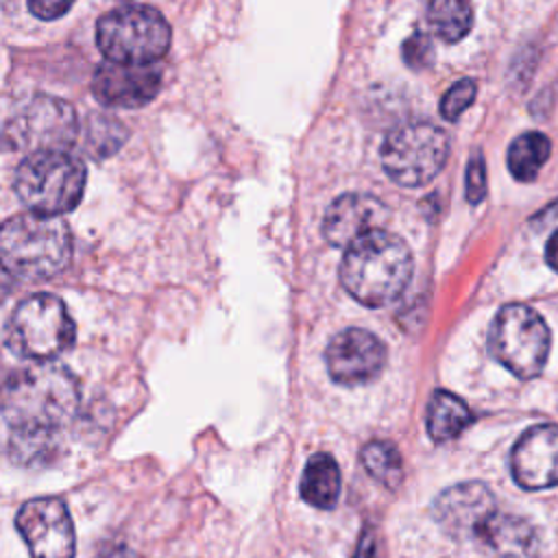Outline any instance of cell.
<instances>
[{
	"label": "cell",
	"instance_id": "2",
	"mask_svg": "<svg viewBox=\"0 0 558 558\" xmlns=\"http://www.w3.org/2000/svg\"><path fill=\"white\" fill-rule=\"evenodd\" d=\"M412 277V253L408 244L375 229L353 244L340 264V281L344 290L368 307H381L401 296Z\"/></svg>",
	"mask_w": 558,
	"mask_h": 558
},
{
	"label": "cell",
	"instance_id": "21",
	"mask_svg": "<svg viewBox=\"0 0 558 558\" xmlns=\"http://www.w3.org/2000/svg\"><path fill=\"white\" fill-rule=\"evenodd\" d=\"M360 460L366 473L384 484L386 488H397L403 480V462L397 447L388 440H371L362 447Z\"/></svg>",
	"mask_w": 558,
	"mask_h": 558
},
{
	"label": "cell",
	"instance_id": "23",
	"mask_svg": "<svg viewBox=\"0 0 558 558\" xmlns=\"http://www.w3.org/2000/svg\"><path fill=\"white\" fill-rule=\"evenodd\" d=\"M57 436H46V434H17L11 432V442L9 451L11 458L20 464H35L44 462L48 456L54 453V442Z\"/></svg>",
	"mask_w": 558,
	"mask_h": 558
},
{
	"label": "cell",
	"instance_id": "20",
	"mask_svg": "<svg viewBox=\"0 0 558 558\" xmlns=\"http://www.w3.org/2000/svg\"><path fill=\"white\" fill-rule=\"evenodd\" d=\"M427 22L442 41H460L473 24L471 0H429Z\"/></svg>",
	"mask_w": 558,
	"mask_h": 558
},
{
	"label": "cell",
	"instance_id": "11",
	"mask_svg": "<svg viewBox=\"0 0 558 558\" xmlns=\"http://www.w3.org/2000/svg\"><path fill=\"white\" fill-rule=\"evenodd\" d=\"M329 377L342 386L373 381L386 362L384 342L360 327H349L331 338L325 351Z\"/></svg>",
	"mask_w": 558,
	"mask_h": 558
},
{
	"label": "cell",
	"instance_id": "4",
	"mask_svg": "<svg viewBox=\"0 0 558 558\" xmlns=\"http://www.w3.org/2000/svg\"><path fill=\"white\" fill-rule=\"evenodd\" d=\"M85 166L68 150L28 155L15 172V192L35 214L61 216L74 209L85 190Z\"/></svg>",
	"mask_w": 558,
	"mask_h": 558
},
{
	"label": "cell",
	"instance_id": "17",
	"mask_svg": "<svg viewBox=\"0 0 558 558\" xmlns=\"http://www.w3.org/2000/svg\"><path fill=\"white\" fill-rule=\"evenodd\" d=\"M340 469L333 456L314 453L301 475V497L314 508L331 510L340 497Z\"/></svg>",
	"mask_w": 558,
	"mask_h": 558
},
{
	"label": "cell",
	"instance_id": "13",
	"mask_svg": "<svg viewBox=\"0 0 558 558\" xmlns=\"http://www.w3.org/2000/svg\"><path fill=\"white\" fill-rule=\"evenodd\" d=\"M161 68L105 61L96 68L92 92L105 107L135 109L148 105L161 89Z\"/></svg>",
	"mask_w": 558,
	"mask_h": 558
},
{
	"label": "cell",
	"instance_id": "22",
	"mask_svg": "<svg viewBox=\"0 0 558 558\" xmlns=\"http://www.w3.org/2000/svg\"><path fill=\"white\" fill-rule=\"evenodd\" d=\"M85 150L94 159H102L118 150L126 140V129L109 116H89L85 122Z\"/></svg>",
	"mask_w": 558,
	"mask_h": 558
},
{
	"label": "cell",
	"instance_id": "24",
	"mask_svg": "<svg viewBox=\"0 0 558 558\" xmlns=\"http://www.w3.org/2000/svg\"><path fill=\"white\" fill-rule=\"evenodd\" d=\"M475 94H477V85L473 78H460L458 83H453L440 100L442 118L458 120L462 116V111L475 100Z\"/></svg>",
	"mask_w": 558,
	"mask_h": 558
},
{
	"label": "cell",
	"instance_id": "29",
	"mask_svg": "<svg viewBox=\"0 0 558 558\" xmlns=\"http://www.w3.org/2000/svg\"><path fill=\"white\" fill-rule=\"evenodd\" d=\"M545 259L558 272V229L554 231V235L549 238V242L545 246Z\"/></svg>",
	"mask_w": 558,
	"mask_h": 558
},
{
	"label": "cell",
	"instance_id": "25",
	"mask_svg": "<svg viewBox=\"0 0 558 558\" xmlns=\"http://www.w3.org/2000/svg\"><path fill=\"white\" fill-rule=\"evenodd\" d=\"M403 61L412 70H425L434 61V44L423 31H414L405 41H403Z\"/></svg>",
	"mask_w": 558,
	"mask_h": 558
},
{
	"label": "cell",
	"instance_id": "6",
	"mask_svg": "<svg viewBox=\"0 0 558 558\" xmlns=\"http://www.w3.org/2000/svg\"><path fill=\"white\" fill-rule=\"evenodd\" d=\"M551 333L543 316L527 305L501 307L488 331L490 355L519 379H534L547 364Z\"/></svg>",
	"mask_w": 558,
	"mask_h": 558
},
{
	"label": "cell",
	"instance_id": "30",
	"mask_svg": "<svg viewBox=\"0 0 558 558\" xmlns=\"http://www.w3.org/2000/svg\"><path fill=\"white\" fill-rule=\"evenodd\" d=\"M0 2H13V0H0Z\"/></svg>",
	"mask_w": 558,
	"mask_h": 558
},
{
	"label": "cell",
	"instance_id": "18",
	"mask_svg": "<svg viewBox=\"0 0 558 558\" xmlns=\"http://www.w3.org/2000/svg\"><path fill=\"white\" fill-rule=\"evenodd\" d=\"M473 416L466 403L447 390H436L427 405V434L436 442H445L462 434Z\"/></svg>",
	"mask_w": 558,
	"mask_h": 558
},
{
	"label": "cell",
	"instance_id": "8",
	"mask_svg": "<svg viewBox=\"0 0 558 558\" xmlns=\"http://www.w3.org/2000/svg\"><path fill=\"white\" fill-rule=\"evenodd\" d=\"M449 155L447 133L432 122H405L395 126L381 144L386 174L405 187L429 183Z\"/></svg>",
	"mask_w": 558,
	"mask_h": 558
},
{
	"label": "cell",
	"instance_id": "5",
	"mask_svg": "<svg viewBox=\"0 0 558 558\" xmlns=\"http://www.w3.org/2000/svg\"><path fill=\"white\" fill-rule=\"evenodd\" d=\"M96 44L107 61L129 65H150L170 46L166 17L144 4H129L105 13L96 24Z\"/></svg>",
	"mask_w": 558,
	"mask_h": 558
},
{
	"label": "cell",
	"instance_id": "28",
	"mask_svg": "<svg viewBox=\"0 0 558 558\" xmlns=\"http://www.w3.org/2000/svg\"><path fill=\"white\" fill-rule=\"evenodd\" d=\"M353 558H377V541H375V532L371 527L362 530Z\"/></svg>",
	"mask_w": 558,
	"mask_h": 558
},
{
	"label": "cell",
	"instance_id": "15",
	"mask_svg": "<svg viewBox=\"0 0 558 558\" xmlns=\"http://www.w3.org/2000/svg\"><path fill=\"white\" fill-rule=\"evenodd\" d=\"M388 220V207L371 194L351 192L338 196L325 211L323 235L331 246H349L357 238L384 229Z\"/></svg>",
	"mask_w": 558,
	"mask_h": 558
},
{
	"label": "cell",
	"instance_id": "10",
	"mask_svg": "<svg viewBox=\"0 0 558 558\" xmlns=\"http://www.w3.org/2000/svg\"><path fill=\"white\" fill-rule=\"evenodd\" d=\"M31 558H74V525L65 504L57 497L26 501L15 517Z\"/></svg>",
	"mask_w": 558,
	"mask_h": 558
},
{
	"label": "cell",
	"instance_id": "14",
	"mask_svg": "<svg viewBox=\"0 0 558 558\" xmlns=\"http://www.w3.org/2000/svg\"><path fill=\"white\" fill-rule=\"evenodd\" d=\"M510 471L525 490H543L558 484V425L543 423L525 429L512 447Z\"/></svg>",
	"mask_w": 558,
	"mask_h": 558
},
{
	"label": "cell",
	"instance_id": "7",
	"mask_svg": "<svg viewBox=\"0 0 558 558\" xmlns=\"http://www.w3.org/2000/svg\"><path fill=\"white\" fill-rule=\"evenodd\" d=\"M74 320L61 299L37 292L24 299L7 327L9 349L24 360L48 362L74 342Z\"/></svg>",
	"mask_w": 558,
	"mask_h": 558
},
{
	"label": "cell",
	"instance_id": "1",
	"mask_svg": "<svg viewBox=\"0 0 558 558\" xmlns=\"http://www.w3.org/2000/svg\"><path fill=\"white\" fill-rule=\"evenodd\" d=\"M0 410L11 432L57 436L78 410V381L61 364L37 362L4 381Z\"/></svg>",
	"mask_w": 558,
	"mask_h": 558
},
{
	"label": "cell",
	"instance_id": "3",
	"mask_svg": "<svg viewBox=\"0 0 558 558\" xmlns=\"http://www.w3.org/2000/svg\"><path fill=\"white\" fill-rule=\"evenodd\" d=\"M72 255V235L59 216L20 214L0 225V268L17 281H46Z\"/></svg>",
	"mask_w": 558,
	"mask_h": 558
},
{
	"label": "cell",
	"instance_id": "9",
	"mask_svg": "<svg viewBox=\"0 0 558 558\" xmlns=\"http://www.w3.org/2000/svg\"><path fill=\"white\" fill-rule=\"evenodd\" d=\"M78 135L72 105L54 96L31 98L4 126V142L11 150L28 155L68 150Z\"/></svg>",
	"mask_w": 558,
	"mask_h": 558
},
{
	"label": "cell",
	"instance_id": "12",
	"mask_svg": "<svg viewBox=\"0 0 558 558\" xmlns=\"http://www.w3.org/2000/svg\"><path fill=\"white\" fill-rule=\"evenodd\" d=\"M497 510L495 495L482 482H462L442 490L432 506L436 523L453 538H477L488 517Z\"/></svg>",
	"mask_w": 558,
	"mask_h": 558
},
{
	"label": "cell",
	"instance_id": "19",
	"mask_svg": "<svg viewBox=\"0 0 558 558\" xmlns=\"http://www.w3.org/2000/svg\"><path fill=\"white\" fill-rule=\"evenodd\" d=\"M551 144L547 135L538 131H527L521 133L519 137L512 140L508 148V168L514 179L519 181H534L545 161L549 159Z\"/></svg>",
	"mask_w": 558,
	"mask_h": 558
},
{
	"label": "cell",
	"instance_id": "26",
	"mask_svg": "<svg viewBox=\"0 0 558 558\" xmlns=\"http://www.w3.org/2000/svg\"><path fill=\"white\" fill-rule=\"evenodd\" d=\"M486 196V166L482 153H475L469 159L466 168V201L471 205H480Z\"/></svg>",
	"mask_w": 558,
	"mask_h": 558
},
{
	"label": "cell",
	"instance_id": "16",
	"mask_svg": "<svg viewBox=\"0 0 558 558\" xmlns=\"http://www.w3.org/2000/svg\"><path fill=\"white\" fill-rule=\"evenodd\" d=\"M497 558H534L538 534L534 525L512 512L495 510L477 536Z\"/></svg>",
	"mask_w": 558,
	"mask_h": 558
},
{
	"label": "cell",
	"instance_id": "27",
	"mask_svg": "<svg viewBox=\"0 0 558 558\" xmlns=\"http://www.w3.org/2000/svg\"><path fill=\"white\" fill-rule=\"evenodd\" d=\"M74 0H28V9L39 20H57L61 17Z\"/></svg>",
	"mask_w": 558,
	"mask_h": 558
}]
</instances>
